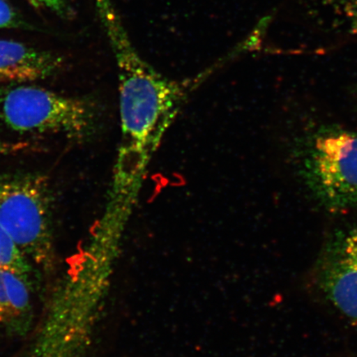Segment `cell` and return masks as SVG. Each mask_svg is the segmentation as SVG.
<instances>
[{"label":"cell","mask_w":357,"mask_h":357,"mask_svg":"<svg viewBox=\"0 0 357 357\" xmlns=\"http://www.w3.org/2000/svg\"><path fill=\"white\" fill-rule=\"evenodd\" d=\"M114 49L119 66L121 142L109 199L132 207L147 167L193 83L177 82L156 73L128 40L114 44Z\"/></svg>","instance_id":"1"},{"label":"cell","mask_w":357,"mask_h":357,"mask_svg":"<svg viewBox=\"0 0 357 357\" xmlns=\"http://www.w3.org/2000/svg\"><path fill=\"white\" fill-rule=\"evenodd\" d=\"M298 174L317 203L331 212L357 205V130L326 124L297 145Z\"/></svg>","instance_id":"2"},{"label":"cell","mask_w":357,"mask_h":357,"mask_svg":"<svg viewBox=\"0 0 357 357\" xmlns=\"http://www.w3.org/2000/svg\"><path fill=\"white\" fill-rule=\"evenodd\" d=\"M53 196L37 173L0 176V225L29 261L48 266L53 257Z\"/></svg>","instance_id":"3"},{"label":"cell","mask_w":357,"mask_h":357,"mask_svg":"<svg viewBox=\"0 0 357 357\" xmlns=\"http://www.w3.org/2000/svg\"><path fill=\"white\" fill-rule=\"evenodd\" d=\"M0 121L20 133H56L82 141L95 133L98 114L91 101L22 84L0 91Z\"/></svg>","instance_id":"4"},{"label":"cell","mask_w":357,"mask_h":357,"mask_svg":"<svg viewBox=\"0 0 357 357\" xmlns=\"http://www.w3.org/2000/svg\"><path fill=\"white\" fill-rule=\"evenodd\" d=\"M319 280L337 309L357 321V227L331 240L321 259Z\"/></svg>","instance_id":"5"},{"label":"cell","mask_w":357,"mask_h":357,"mask_svg":"<svg viewBox=\"0 0 357 357\" xmlns=\"http://www.w3.org/2000/svg\"><path fill=\"white\" fill-rule=\"evenodd\" d=\"M63 60L53 53L0 40V82L28 84L59 73Z\"/></svg>","instance_id":"6"},{"label":"cell","mask_w":357,"mask_h":357,"mask_svg":"<svg viewBox=\"0 0 357 357\" xmlns=\"http://www.w3.org/2000/svg\"><path fill=\"white\" fill-rule=\"evenodd\" d=\"M28 276L0 268V327L13 333L28 328L32 298Z\"/></svg>","instance_id":"7"},{"label":"cell","mask_w":357,"mask_h":357,"mask_svg":"<svg viewBox=\"0 0 357 357\" xmlns=\"http://www.w3.org/2000/svg\"><path fill=\"white\" fill-rule=\"evenodd\" d=\"M30 261L0 225V268L10 270L26 276L31 272Z\"/></svg>","instance_id":"8"},{"label":"cell","mask_w":357,"mask_h":357,"mask_svg":"<svg viewBox=\"0 0 357 357\" xmlns=\"http://www.w3.org/2000/svg\"><path fill=\"white\" fill-rule=\"evenodd\" d=\"M39 151L40 147L31 142L0 140V155L34 153Z\"/></svg>","instance_id":"9"},{"label":"cell","mask_w":357,"mask_h":357,"mask_svg":"<svg viewBox=\"0 0 357 357\" xmlns=\"http://www.w3.org/2000/svg\"><path fill=\"white\" fill-rule=\"evenodd\" d=\"M20 24V17L3 0H0V29L13 28Z\"/></svg>","instance_id":"10"},{"label":"cell","mask_w":357,"mask_h":357,"mask_svg":"<svg viewBox=\"0 0 357 357\" xmlns=\"http://www.w3.org/2000/svg\"><path fill=\"white\" fill-rule=\"evenodd\" d=\"M37 1L45 4L47 7L54 8V10H60L63 0H37Z\"/></svg>","instance_id":"11"}]
</instances>
